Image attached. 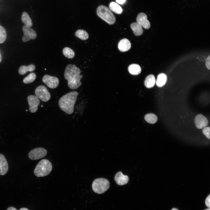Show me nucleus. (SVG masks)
<instances>
[{"label": "nucleus", "mask_w": 210, "mask_h": 210, "mask_svg": "<svg viewBox=\"0 0 210 210\" xmlns=\"http://www.w3.org/2000/svg\"><path fill=\"white\" fill-rule=\"evenodd\" d=\"M171 210H178L176 208H173Z\"/></svg>", "instance_id": "nucleus-35"}, {"label": "nucleus", "mask_w": 210, "mask_h": 210, "mask_svg": "<svg viewBox=\"0 0 210 210\" xmlns=\"http://www.w3.org/2000/svg\"><path fill=\"white\" fill-rule=\"evenodd\" d=\"M144 118L146 121L149 123L154 124L156 122L158 117L155 114L152 113L146 114Z\"/></svg>", "instance_id": "nucleus-24"}, {"label": "nucleus", "mask_w": 210, "mask_h": 210, "mask_svg": "<svg viewBox=\"0 0 210 210\" xmlns=\"http://www.w3.org/2000/svg\"><path fill=\"white\" fill-rule=\"evenodd\" d=\"M47 154V151L42 148H38L32 150L28 154L29 158L31 160H35L41 158Z\"/></svg>", "instance_id": "nucleus-7"}, {"label": "nucleus", "mask_w": 210, "mask_h": 210, "mask_svg": "<svg viewBox=\"0 0 210 210\" xmlns=\"http://www.w3.org/2000/svg\"><path fill=\"white\" fill-rule=\"evenodd\" d=\"M205 210H210V208H208L205 209Z\"/></svg>", "instance_id": "nucleus-36"}, {"label": "nucleus", "mask_w": 210, "mask_h": 210, "mask_svg": "<svg viewBox=\"0 0 210 210\" xmlns=\"http://www.w3.org/2000/svg\"><path fill=\"white\" fill-rule=\"evenodd\" d=\"M6 38V33L5 30L0 25V43H4Z\"/></svg>", "instance_id": "nucleus-27"}, {"label": "nucleus", "mask_w": 210, "mask_h": 210, "mask_svg": "<svg viewBox=\"0 0 210 210\" xmlns=\"http://www.w3.org/2000/svg\"><path fill=\"white\" fill-rule=\"evenodd\" d=\"M167 80L166 75L164 73H161L157 77L156 82V85L159 87H162L165 84Z\"/></svg>", "instance_id": "nucleus-18"}, {"label": "nucleus", "mask_w": 210, "mask_h": 210, "mask_svg": "<svg viewBox=\"0 0 210 210\" xmlns=\"http://www.w3.org/2000/svg\"><path fill=\"white\" fill-rule=\"evenodd\" d=\"M42 80L48 87L52 89L56 88L59 83V80L57 78L48 75H44Z\"/></svg>", "instance_id": "nucleus-9"}, {"label": "nucleus", "mask_w": 210, "mask_h": 210, "mask_svg": "<svg viewBox=\"0 0 210 210\" xmlns=\"http://www.w3.org/2000/svg\"><path fill=\"white\" fill-rule=\"evenodd\" d=\"M126 0H116L117 3L120 4H123L125 3Z\"/></svg>", "instance_id": "nucleus-31"}, {"label": "nucleus", "mask_w": 210, "mask_h": 210, "mask_svg": "<svg viewBox=\"0 0 210 210\" xmlns=\"http://www.w3.org/2000/svg\"><path fill=\"white\" fill-rule=\"evenodd\" d=\"M210 128L209 127H204L202 130L203 134L206 136V138L210 139Z\"/></svg>", "instance_id": "nucleus-28"}, {"label": "nucleus", "mask_w": 210, "mask_h": 210, "mask_svg": "<svg viewBox=\"0 0 210 210\" xmlns=\"http://www.w3.org/2000/svg\"><path fill=\"white\" fill-rule=\"evenodd\" d=\"M80 71L75 65L68 64L66 67L64 72V78L68 80L69 88L72 89H76L82 84L80 81L83 77L80 75Z\"/></svg>", "instance_id": "nucleus-1"}, {"label": "nucleus", "mask_w": 210, "mask_h": 210, "mask_svg": "<svg viewBox=\"0 0 210 210\" xmlns=\"http://www.w3.org/2000/svg\"><path fill=\"white\" fill-rule=\"evenodd\" d=\"M154 76L153 74L148 75L146 78L144 82V85L148 88H150L154 86L155 83Z\"/></svg>", "instance_id": "nucleus-17"}, {"label": "nucleus", "mask_w": 210, "mask_h": 210, "mask_svg": "<svg viewBox=\"0 0 210 210\" xmlns=\"http://www.w3.org/2000/svg\"><path fill=\"white\" fill-rule=\"evenodd\" d=\"M1 60H2L1 55L0 52V62L1 61Z\"/></svg>", "instance_id": "nucleus-34"}, {"label": "nucleus", "mask_w": 210, "mask_h": 210, "mask_svg": "<svg viewBox=\"0 0 210 210\" xmlns=\"http://www.w3.org/2000/svg\"><path fill=\"white\" fill-rule=\"evenodd\" d=\"M109 7L111 10L117 14H120L123 11L122 8L114 2H111L109 4Z\"/></svg>", "instance_id": "nucleus-21"}, {"label": "nucleus", "mask_w": 210, "mask_h": 210, "mask_svg": "<svg viewBox=\"0 0 210 210\" xmlns=\"http://www.w3.org/2000/svg\"><path fill=\"white\" fill-rule=\"evenodd\" d=\"M21 20L25 25L31 27L32 25V20L28 14L26 12H23L21 16Z\"/></svg>", "instance_id": "nucleus-22"}, {"label": "nucleus", "mask_w": 210, "mask_h": 210, "mask_svg": "<svg viewBox=\"0 0 210 210\" xmlns=\"http://www.w3.org/2000/svg\"><path fill=\"white\" fill-rule=\"evenodd\" d=\"M147 15L143 13H139L137 15V22L146 29H149L150 27V22L148 20Z\"/></svg>", "instance_id": "nucleus-11"}, {"label": "nucleus", "mask_w": 210, "mask_h": 210, "mask_svg": "<svg viewBox=\"0 0 210 210\" xmlns=\"http://www.w3.org/2000/svg\"><path fill=\"white\" fill-rule=\"evenodd\" d=\"M22 30L24 35L22 38V40L24 42H26L31 39H35L37 37L36 32L31 27L25 25L22 27Z\"/></svg>", "instance_id": "nucleus-8"}, {"label": "nucleus", "mask_w": 210, "mask_h": 210, "mask_svg": "<svg viewBox=\"0 0 210 210\" xmlns=\"http://www.w3.org/2000/svg\"><path fill=\"white\" fill-rule=\"evenodd\" d=\"M27 100L29 105V110L31 113L35 112L37 110L38 106L40 104V100L36 96L33 95L29 96Z\"/></svg>", "instance_id": "nucleus-10"}, {"label": "nucleus", "mask_w": 210, "mask_h": 210, "mask_svg": "<svg viewBox=\"0 0 210 210\" xmlns=\"http://www.w3.org/2000/svg\"><path fill=\"white\" fill-rule=\"evenodd\" d=\"M130 27L136 36H140L143 33L142 27L137 22L132 23L130 25Z\"/></svg>", "instance_id": "nucleus-16"}, {"label": "nucleus", "mask_w": 210, "mask_h": 210, "mask_svg": "<svg viewBox=\"0 0 210 210\" xmlns=\"http://www.w3.org/2000/svg\"><path fill=\"white\" fill-rule=\"evenodd\" d=\"M110 183L106 179L99 178L95 179L92 185L93 190L98 194H102L106 191L109 188Z\"/></svg>", "instance_id": "nucleus-5"}, {"label": "nucleus", "mask_w": 210, "mask_h": 210, "mask_svg": "<svg viewBox=\"0 0 210 210\" xmlns=\"http://www.w3.org/2000/svg\"><path fill=\"white\" fill-rule=\"evenodd\" d=\"M195 122L196 127L198 129L204 128L208 124L206 118L202 114H198L195 117Z\"/></svg>", "instance_id": "nucleus-12"}, {"label": "nucleus", "mask_w": 210, "mask_h": 210, "mask_svg": "<svg viewBox=\"0 0 210 210\" xmlns=\"http://www.w3.org/2000/svg\"><path fill=\"white\" fill-rule=\"evenodd\" d=\"M36 96L44 102L49 100L51 97L50 94L46 88L43 85L38 86L35 91Z\"/></svg>", "instance_id": "nucleus-6"}, {"label": "nucleus", "mask_w": 210, "mask_h": 210, "mask_svg": "<svg viewBox=\"0 0 210 210\" xmlns=\"http://www.w3.org/2000/svg\"><path fill=\"white\" fill-rule=\"evenodd\" d=\"M205 204L209 208H210V195H209L205 200Z\"/></svg>", "instance_id": "nucleus-29"}, {"label": "nucleus", "mask_w": 210, "mask_h": 210, "mask_svg": "<svg viewBox=\"0 0 210 210\" xmlns=\"http://www.w3.org/2000/svg\"><path fill=\"white\" fill-rule=\"evenodd\" d=\"M52 169L50 162L47 159H43L37 164L34 171L35 175L38 177H43L48 175Z\"/></svg>", "instance_id": "nucleus-3"}, {"label": "nucleus", "mask_w": 210, "mask_h": 210, "mask_svg": "<svg viewBox=\"0 0 210 210\" xmlns=\"http://www.w3.org/2000/svg\"><path fill=\"white\" fill-rule=\"evenodd\" d=\"M78 94L77 92L72 91L61 97L58 102L60 108L68 114H72L74 111V106Z\"/></svg>", "instance_id": "nucleus-2"}, {"label": "nucleus", "mask_w": 210, "mask_h": 210, "mask_svg": "<svg viewBox=\"0 0 210 210\" xmlns=\"http://www.w3.org/2000/svg\"><path fill=\"white\" fill-rule=\"evenodd\" d=\"M6 210H17L15 208L13 207H10L8 208Z\"/></svg>", "instance_id": "nucleus-32"}, {"label": "nucleus", "mask_w": 210, "mask_h": 210, "mask_svg": "<svg viewBox=\"0 0 210 210\" xmlns=\"http://www.w3.org/2000/svg\"><path fill=\"white\" fill-rule=\"evenodd\" d=\"M97 15L110 24L114 23L116 18L111 10L108 7L104 5L99 6L97 10Z\"/></svg>", "instance_id": "nucleus-4"}, {"label": "nucleus", "mask_w": 210, "mask_h": 210, "mask_svg": "<svg viewBox=\"0 0 210 210\" xmlns=\"http://www.w3.org/2000/svg\"><path fill=\"white\" fill-rule=\"evenodd\" d=\"M206 66L207 68L209 70L210 69V56L207 58L206 59L205 63Z\"/></svg>", "instance_id": "nucleus-30"}, {"label": "nucleus", "mask_w": 210, "mask_h": 210, "mask_svg": "<svg viewBox=\"0 0 210 210\" xmlns=\"http://www.w3.org/2000/svg\"><path fill=\"white\" fill-rule=\"evenodd\" d=\"M62 52L64 55L68 58H72L75 55L74 51L69 47H66L64 48Z\"/></svg>", "instance_id": "nucleus-25"}, {"label": "nucleus", "mask_w": 210, "mask_h": 210, "mask_svg": "<svg viewBox=\"0 0 210 210\" xmlns=\"http://www.w3.org/2000/svg\"><path fill=\"white\" fill-rule=\"evenodd\" d=\"M75 35L82 40H86L89 37V35L87 32L82 29L77 30L75 33Z\"/></svg>", "instance_id": "nucleus-23"}, {"label": "nucleus", "mask_w": 210, "mask_h": 210, "mask_svg": "<svg viewBox=\"0 0 210 210\" xmlns=\"http://www.w3.org/2000/svg\"><path fill=\"white\" fill-rule=\"evenodd\" d=\"M131 47V43L130 41L126 38H123L120 40L118 44V49L123 52L128 50Z\"/></svg>", "instance_id": "nucleus-15"}, {"label": "nucleus", "mask_w": 210, "mask_h": 210, "mask_svg": "<svg viewBox=\"0 0 210 210\" xmlns=\"http://www.w3.org/2000/svg\"><path fill=\"white\" fill-rule=\"evenodd\" d=\"M35 69V67L33 64H30L27 66L22 65L20 67L18 72L20 74L23 75L27 73L28 71L31 72L34 71Z\"/></svg>", "instance_id": "nucleus-20"}, {"label": "nucleus", "mask_w": 210, "mask_h": 210, "mask_svg": "<svg viewBox=\"0 0 210 210\" xmlns=\"http://www.w3.org/2000/svg\"><path fill=\"white\" fill-rule=\"evenodd\" d=\"M36 78V76L35 74L32 73L23 79V82L25 83H31L34 81Z\"/></svg>", "instance_id": "nucleus-26"}, {"label": "nucleus", "mask_w": 210, "mask_h": 210, "mask_svg": "<svg viewBox=\"0 0 210 210\" xmlns=\"http://www.w3.org/2000/svg\"><path fill=\"white\" fill-rule=\"evenodd\" d=\"M114 179L117 184L121 186L127 184L129 181L128 176L124 175L121 172H119L116 174Z\"/></svg>", "instance_id": "nucleus-13"}, {"label": "nucleus", "mask_w": 210, "mask_h": 210, "mask_svg": "<svg viewBox=\"0 0 210 210\" xmlns=\"http://www.w3.org/2000/svg\"><path fill=\"white\" fill-rule=\"evenodd\" d=\"M19 210H29L25 208H21Z\"/></svg>", "instance_id": "nucleus-33"}, {"label": "nucleus", "mask_w": 210, "mask_h": 210, "mask_svg": "<svg viewBox=\"0 0 210 210\" xmlns=\"http://www.w3.org/2000/svg\"><path fill=\"white\" fill-rule=\"evenodd\" d=\"M129 73L133 75H137L140 73L141 69L140 66L136 64L130 65L128 67Z\"/></svg>", "instance_id": "nucleus-19"}, {"label": "nucleus", "mask_w": 210, "mask_h": 210, "mask_svg": "<svg viewBox=\"0 0 210 210\" xmlns=\"http://www.w3.org/2000/svg\"><path fill=\"white\" fill-rule=\"evenodd\" d=\"M8 163L5 156L0 154V175H5L8 172Z\"/></svg>", "instance_id": "nucleus-14"}]
</instances>
